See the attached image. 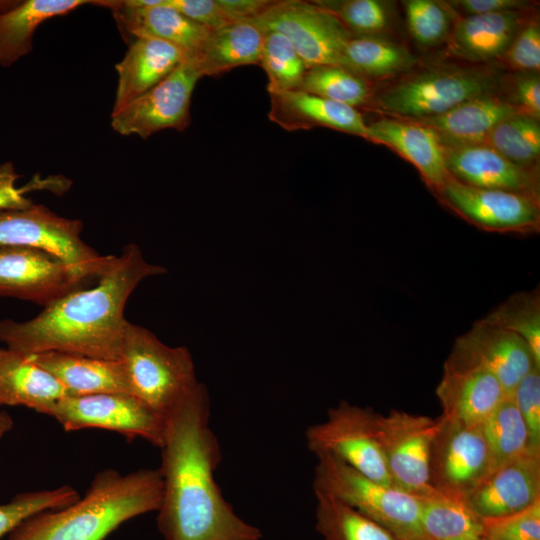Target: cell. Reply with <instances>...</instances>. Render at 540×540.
Segmentation results:
<instances>
[{
	"label": "cell",
	"mask_w": 540,
	"mask_h": 540,
	"mask_svg": "<svg viewBox=\"0 0 540 540\" xmlns=\"http://www.w3.org/2000/svg\"><path fill=\"white\" fill-rule=\"evenodd\" d=\"M485 143L512 163L534 168L540 154L539 119L518 112L499 122Z\"/></svg>",
	"instance_id": "obj_34"
},
{
	"label": "cell",
	"mask_w": 540,
	"mask_h": 540,
	"mask_svg": "<svg viewBox=\"0 0 540 540\" xmlns=\"http://www.w3.org/2000/svg\"><path fill=\"white\" fill-rule=\"evenodd\" d=\"M164 2L187 18L210 30L229 23L216 0H164Z\"/></svg>",
	"instance_id": "obj_45"
},
{
	"label": "cell",
	"mask_w": 540,
	"mask_h": 540,
	"mask_svg": "<svg viewBox=\"0 0 540 540\" xmlns=\"http://www.w3.org/2000/svg\"><path fill=\"white\" fill-rule=\"evenodd\" d=\"M482 429L494 468L529 451H540L532 447L528 427L511 396H507L488 416L482 423Z\"/></svg>",
	"instance_id": "obj_33"
},
{
	"label": "cell",
	"mask_w": 540,
	"mask_h": 540,
	"mask_svg": "<svg viewBox=\"0 0 540 540\" xmlns=\"http://www.w3.org/2000/svg\"><path fill=\"white\" fill-rule=\"evenodd\" d=\"M494 74L479 69L445 67L423 72L383 90L377 109L405 120L443 114L472 98L492 94Z\"/></svg>",
	"instance_id": "obj_6"
},
{
	"label": "cell",
	"mask_w": 540,
	"mask_h": 540,
	"mask_svg": "<svg viewBox=\"0 0 540 540\" xmlns=\"http://www.w3.org/2000/svg\"><path fill=\"white\" fill-rule=\"evenodd\" d=\"M82 228L80 220L59 216L40 204L0 210V245L41 249L99 280L114 255H101L86 244Z\"/></svg>",
	"instance_id": "obj_7"
},
{
	"label": "cell",
	"mask_w": 540,
	"mask_h": 540,
	"mask_svg": "<svg viewBox=\"0 0 540 540\" xmlns=\"http://www.w3.org/2000/svg\"><path fill=\"white\" fill-rule=\"evenodd\" d=\"M202 76L186 60L166 78L111 114V125L121 135L148 138L163 129L184 131L190 124L193 90Z\"/></svg>",
	"instance_id": "obj_14"
},
{
	"label": "cell",
	"mask_w": 540,
	"mask_h": 540,
	"mask_svg": "<svg viewBox=\"0 0 540 540\" xmlns=\"http://www.w3.org/2000/svg\"><path fill=\"white\" fill-rule=\"evenodd\" d=\"M506 62L524 72H536L540 67V27L535 21L517 32L505 52Z\"/></svg>",
	"instance_id": "obj_43"
},
{
	"label": "cell",
	"mask_w": 540,
	"mask_h": 540,
	"mask_svg": "<svg viewBox=\"0 0 540 540\" xmlns=\"http://www.w3.org/2000/svg\"><path fill=\"white\" fill-rule=\"evenodd\" d=\"M415 62L405 47L372 35L352 36L343 52V67L365 79L403 73Z\"/></svg>",
	"instance_id": "obj_31"
},
{
	"label": "cell",
	"mask_w": 540,
	"mask_h": 540,
	"mask_svg": "<svg viewBox=\"0 0 540 540\" xmlns=\"http://www.w3.org/2000/svg\"><path fill=\"white\" fill-rule=\"evenodd\" d=\"M316 458L314 493L340 500L399 540H429L420 524L418 497L379 483L332 455Z\"/></svg>",
	"instance_id": "obj_5"
},
{
	"label": "cell",
	"mask_w": 540,
	"mask_h": 540,
	"mask_svg": "<svg viewBox=\"0 0 540 540\" xmlns=\"http://www.w3.org/2000/svg\"><path fill=\"white\" fill-rule=\"evenodd\" d=\"M483 321L509 330L529 346L540 367V292H517L482 318Z\"/></svg>",
	"instance_id": "obj_35"
},
{
	"label": "cell",
	"mask_w": 540,
	"mask_h": 540,
	"mask_svg": "<svg viewBox=\"0 0 540 540\" xmlns=\"http://www.w3.org/2000/svg\"><path fill=\"white\" fill-rule=\"evenodd\" d=\"M34 363L53 375L70 396L99 393L131 394L124 362L80 354L48 351L29 355Z\"/></svg>",
	"instance_id": "obj_23"
},
{
	"label": "cell",
	"mask_w": 540,
	"mask_h": 540,
	"mask_svg": "<svg viewBox=\"0 0 540 540\" xmlns=\"http://www.w3.org/2000/svg\"><path fill=\"white\" fill-rule=\"evenodd\" d=\"M90 4L86 0H25L0 10V65L9 67L29 54L36 29L50 18Z\"/></svg>",
	"instance_id": "obj_29"
},
{
	"label": "cell",
	"mask_w": 540,
	"mask_h": 540,
	"mask_svg": "<svg viewBox=\"0 0 540 540\" xmlns=\"http://www.w3.org/2000/svg\"><path fill=\"white\" fill-rule=\"evenodd\" d=\"M264 32L249 21L211 30L192 62L200 75L217 76L244 65H259Z\"/></svg>",
	"instance_id": "obj_27"
},
{
	"label": "cell",
	"mask_w": 540,
	"mask_h": 540,
	"mask_svg": "<svg viewBox=\"0 0 540 540\" xmlns=\"http://www.w3.org/2000/svg\"><path fill=\"white\" fill-rule=\"evenodd\" d=\"M120 359L132 395L165 418L201 384L186 347L168 346L140 325L128 322Z\"/></svg>",
	"instance_id": "obj_4"
},
{
	"label": "cell",
	"mask_w": 540,
	"mask_h": 540,
	"mask_svg": "<svg viewBox=\"0 0 540 540\" xmlns=\"http://www.w3.org/2000/svg\"><path fill=\"white\" fill-rule=\"evenodd\" d=\"M510 396L528 427L532 447L540 450V368H532Z\"/></svg>",
	"instance_id": "obj_42"
},
{
	"label": "cell",
	"mask_w": 540,
	"mask_h": 540,
	"mask_svg": "<svg viewBox=\"0 0 540 540\" xmlns=\"http://www.w3.org/2000/svg\"><path fill=\"white\" fill-rule=\"evenodd\" d=\"M335 15L357 36H370L386 29L389 23L385 5L377 0L315 1Z\"/></svg>",
	"instance_id": "obj_39"
},
{
	"label": "cell",
	"mask_w": 540,
	"mask_h": 540,
	"mask_svg": "<svg viewBox=\"0 0 540 540\" xmlns=\"http://www.w3.org/2000/svg\"><path fill=\"white\" fill-rule=\"evenodd\" d=\"M298 90L353 108L363 106L371 99L367 80L338 65L308 68Z\"/></svg>",
	"instance_id": "obj_36"
},
{
	"label": "cell",
	"mask_w": 540,
	"mask_h": 540,
	"mask_svg": "<svg viewBox=\"0 0 540 540\" xmlns=\"http://www.w3.org/2000/svg\"><path fill=\"white\" fill-rule=\"evenodd\" d=\"M209 419L203 383L166 416L157 528L163 540H260V529L235 513L216 483L222 453Z\"/></svg>",
	"instance_id": "obj_1"
},
{
	"label": "cell",
	"mask_w": 540,
	"mask_h": 540,
	"mask_svg": "<svg viewBox=\"0 0 540 540\" xmlns=\"http://www.w3.org/2000/svg\"><path fill=\"white\" fill-rule=\"evenodd\" d=\"M444 154L450 176L461 183L539 199L535 167L518 166L486 143L444 146Z\"/></svg>",
	"instance_id": "obj_20"
},
{
	"label": "cell",
	"mask_w": 540,
	"mask_h": 540,
	"mask_svg": "<svg viewBox=\"0 0 540 540\" xmlns=\"http://www.w3.org/2000/svg\"><path fill=\"white\" fill-rule=\"evenodd\" d=\"M408 30L416 42L423 46L440 43L450 29L446 9L432 0L404 2Z\"/></svg>",
	"instance_id": "obj_40"
},
{
	"label": "cell",
	"mask_w": 540,
	"mask_h": 540,
	"mask_svg": "<svg viewBox=\"0 0 540 540\" xmlns=\"http://www.w3.org/2000/svg\"><path fill=\"white\" fill-rule=\"evenodd\" d=\"M249 22L261 30H274L286 36L307 68L343 67L344 48L353 36L335 15L315 2L274 1L263 14Z\"/></svg>",
	"instance_id": "obj_12"
},
{
	"label": "cell",
	"mask_w": 540,
	"mask_h": 540,
	"mask_svg": "<svg viewBox=\"0 0 540 540\" xmlns=\"http://www.w3.org/2000/svg\"><path fill=\"white\" fill-rule=\"evenodd\" d=\"M13 427V419L4 410L0 409V439Z\"/></svg>",
	"instance_id": "obj_49"
},
{
	"label": "cell",
	"mask_w": 540,
	"mask_h": 540,
	"mask_svg": "<svg viewBox=\"0 0 540 540\" xmlns=\"http://www.w3.org/2000/svg\"><path fill=\"white\" fill-rule=\"evenodd\" d=\"M48 416L66 431L100 428L127 438H142L158 448L163 444L166 430L164 416L127 393L66 396Z\"/></svg>",
	"instance_id": "obj_10"
},
{
	"label": "cell",
	"mask_w": 540,
	"mask_h": 540,
	"mask_svg": "<svg viewBox=\"0 0 540 540\" xmlns=\"http://www.w3.org/2000/svg\"><path fill=\"white\" fill-rule=\"evenodd\" d=\"M269 96V120L288 132L323 126L366 139L368 125L356 108L300 90Z\"/></svg>",
	"instance_id": "obj_22"
},
{
	"label": "cell",
	"mask_w": 540,
	"mask_h": 540,
	"mask_svg": "<svg viewBox=\"0 0 540 540\" xmlns=\"http://www.w3.org/2000/svg\"><path fill=\"white\" fill-rule=\"evenodd\" d=\"M519 25L518 11L467 15L455 24L449 49L468 61H488L505 54Z\"/></svg>",
	"instance_id": "obj_28"
},
{
	"label": "cell",
	"mask_w": 540,
	"mask_h": 540,
	"mask_svg": "<svg viewBox=\"0 0 540 540\" xmlns=\"http://www.w3.org/2000/svg\"><path fill=\"white\" fill-rule=\"evenodd\" d=\"M450 355L491 372L508 396L532 368H540L520 336L482 319L456 339Z\"/></svg>",
	"instance_id": "obj_16"
},
{
	"label": "cell",
	"mask_w": 540,
	"mask_h": 540,
	"mask_svg": "<svg viewBox=\"0 0 540 540\" xmlns=\"http://www.w3.org/2000/svg\"><path fill=\"white\" fill-rule=\"evenodd\" d=\"M80 497L70 485L15 495L9 502L0 504V539L27 517L43 510L66 507Z\"/></svg>",
	"instance_id": "obj_38"
},
{
	"label": "cell",
	"mask_w": 540,
	"mask_h": 540,
	"mask_svg": "<svg viewBox=\"0 0 540 540\" xmlns=\"http://www.w3.org/2000/svg\"><path fill=\"white\" fill-rule=\"evenodd\" d=\"M184 61L185 55L169 43L147 37L134 38L115 66L118 81L112 113L154 87Z\"/></svg>",
	"instance_id": "obj_24"
},
{
	"label": "cell",
	"mask_w": 540,
	"mask_h": 540,
	"mask_svg": "<svg viewBox=\"0 0 540 540\" xmlns=\"http://www.w3.org/2000/svg\"><path fill=\"white\" fill-rule=\"evenodd\" d=\"M90 4L112 11L115 21L126 34L158 39L178 48L192 61L201 50L211 30L165 4L130 6L124 0H96Z\"/></svg>",
	"instance_id": "obj_19"
},
{
	"label": "cell",
	"mask_w": 540,
	"mask_h": 540,
	"mask_svg": "<svg viewBox=\"0 0 540 540\" xmlns=\"http://www.w3.org/2000/svg\"><path fill=\"white\" fill-rule=\"evenodd\" d=\"M229 22L250 21L263 14L274 1L216 0Z\"/></svg>",
	"instance_id": "obj_47"
},
{
	"label": "cell",
	"mask_w": 540,
	"mask_h": 540,
	"mask_svg": "<svg viewBox=\"0 0 540 540\" xmlns=\"http://www.w3.org/2000/svg\"><path fill=\"white\" fill-rule=\"evenodd\" d=\"M316 497V530L322 540H399L388 530L340 500Z\"/></svg>",
	"instance_id": "obj_32"
},
{
	"label": "cell",
	"mask_w": 540,
	"mask_h": 540,
	"mask_svg": "<svg viewBox=\"0 0 540 540\" xmlns=\"http://www.w3.org/2000/svg\"><path fill=\"white\" fill-rule=\"evenodd\" d=\"M540 501V451L496 466L466 498L483 520L522 511Z\"/></svg>",
	"instance_id": "obj_18"
},
{
	"label": "cell",
	"mask_w": 540,
	"mask_h": 540,
	"mask_svg": "<svg viewBox=\"0 0 540 540\" xmlns=\"http://www.w3.org/2000/svg\"><path fill=\"white\" fill-rule=\"evenodd\" d=\"M517 109L536 119L540 116V77L536 72H525L517 78L514 87Z\"/></svg>",
	"instance_id": "obj_46"
},
{
	"label": "cell",
	"mask_w": 540,
	"mask_h": 540,
	"mask_svg": "<svg viewBox=\"0 0 540 540\" xmlns=\"http://www.w3.org/2000/svg\"><path fill=\"white\" fill-rule=\"evenodd\" d=\"M66 396L65 387L29 355L0 348V407L25 406L49 415Z\"/></svg>",
	"instance_id": "obj_25"
},
{
	"label": "cell",
	"mask_w": 540,
	"mask_h": 540,
	"mask_svg": "<svg viewBox=\"0 0 540 540\" xmlns=\"http://www.w3.org/2000/svg\"><path fill=\"white\" fill-rule=\"evenodd\" d=\"M493 468L482 424L466 425L443 416L430 450L431 487L441 495L466 500Z\"/></svg>",
	"instance_id": "obj_11"
},
{
	"label": "cell",
	"mask_w": 540,
	"mask_h": 540,
	"mask_svg": "<svg viewBox=\"0 0 540 540\" xmlns=\"http://www.w3.org/2000/svg\"><path fill=\"white\" fill-rule=\"evenodd\" d=\"M162 493L159 468L127 474L104 469L96 473L83 497L27 517L7 540H105L123 523L158 511Z\"/></svg>",
	"instance_id": "obj_3"
},
{
	"label": "cell",
	"mask_w": 540,
	"mask_h": 540,
	"mask_svg": "<svg viewBox=\"0 0 540 540\" xmlns=\"http://www.w3.org/2000/svg\"><path fill=\"white\" fill-rule=\"evenodd\" d=\"M419 499V518L429 540H483V519L465 502L439 493Z\"/></svg>",
	"instance_id": "obj_30"
},
{
	"label": "cell",
	"mask_w": 540,
	"mask_h": 540,
	"mask_svg": "<svg viewBox=\"0 0 540 540\" xmlns=\"http://www.w3.org/2000/svg\"><path fill=\"white\" fill-rule=\"evenodd\" d=\"M518 112L513 103L486 94L465 101L443 114L411 121L435 131L443 146H460L485 143L499 122Z\"/></svg>",
	"instance_id": "obj_26"
},
{
	"label": "cell",
	"mask_w": 540,
	"mask_h": 540,
	"mask_svg": "<svg viewBox=\"0 0 540 540\" xmlns=\"http://www.w3.org/2000/svg\"><path fill=\"white\" fill-rule=\"evenodd\" d=\"M262 31L259 65L268 78V93L298 90L308 69L305 62L286 36L274 30Z\"/></svg>",
	"instance_id": "obj_37"
},
{
	"label": "cell",
	"mask_w": 540,
	"mask_h": 540,
	"mask_svg": "<svg viewBox=\"0 0 540 540\" xmlns=\"http://www.w3.org/2000/svg\"><path fill=\"white\" fill-rule=\"evenodd\" d=\"M95 281L41 249L0 245V296L47 307Z\"/></svg>",
	"instance_id": "obj_13"
},
{
	"label": "cell",
	"mask_w": 540,
	"mask_h": 540,
	"mask_svg": "<svg viewBox=\"0 0 540 540\" xmlns=\"http://www.w3.org/2000/svg\"><path fill=\"white\" fill-rule=\"evenodd\" d=\"M442 415L466 425H481L508 396L488 370L448 356L436 388Z\"/></svg>",
	"instance_id": "obj_17"
},
{
	"label": "cell",
	"mask_w": 540,
	"mask_h": 540,
	"mask_svg": "<svg viewBox=\"0 0 540 540\" xmlns=\"http://www.w3.org/2000/svg\"><path fill=\"white\" fill-rule=\"evenodd\" d=\"M165 272L138 245L127 244L95 286L62 297L28 321L0 320V341L26 355L57 351L119 360L128 298L144 279Z\"/></svg>",
	"instance_id": "obj_2"
},
{
	"label": "cell",
	"mask_w": 540,
	"mask_h": 540,
	"mask_svg": "<svg viewBox=\"0 0 540 540\" xmlns=\"http://www.w3.org/2000/svg\"><path fill=\"white\" fill-rule=\"evenodd\" d=\"M442 423V415L431 418L400 410L378 413V441L396 488L416 497L437 493L429 481V458Z\"/></svg>",
	"instance_id": "obj_9"
},
{
	"label": "cell",
	"mask_w": 540,
	"mask_h": 540,
	"mask_svg": "<svg viewBox=\"0 0 540 540\" xmlns=\"http://www.w3.org/2000/svg\"><path fill=\"white\" fill-rule=\"evenodd\" d=\"M20 175L16 172L13 163H0V210L23 209L31 206L32 201L25 196L31 189L44 188L56 180H35L31 183L17 187L16 182Z\"/></svg>",
	"instance_id": "obj_44"
},
{
	"label": "cell",
	"mask_w": 540,
	"mask_h": 540,
	"mask_svg": "<svg viewBox=\"0 0 540 540\" xmlns=\"http://www.w3.org/2000/svg\"><path fill=\"white\" fill-rule=\"evenodd\" d=\"M436 194L451 210L483 230L532 234L540 229L537 198L469 186L451 176Z\"/></svg>",
	"instance_id": "obj_15"
},
{
	"label": "cell",
	"mask_w": 540,
	"mask_h": 540,
	"mask_svg": "<svg viewBox=\"0 0 540 540\" xmlns=\"http://www.w3.org/2000/svg\"><path fill=\"white\" fill-rule=\"evenodd\" d=\"M377 418L372 408L342 400L328 410L325 421L307 428V446L315 455H332L361 474L394 486L378 441Z\"/></svg>",
	"instance_id": "obj_8"
},
{
	"label": "cell",
	"mask_w": 540,
	"mask_h": 540,
	"mask_svg": "<svg viewBox=\"0 0 540 540\" xmlns=\"http://www.w3.org/2000/svg\"><path fill=\"white\" fill-rule=\"evenodd\" d=\"M366 139L399 153L418 169L435 192L450 176L444 146L429 127L411 120L384 117L368 125Z\"/></svg>",
	"instance_id": "obj_21"
},
{
	"label": "cell",
	"mask_w": 540,
	"mask_h": 540,
	"mask_svg": "<svg viewBox=\"0 0 540 540\" xmlns=\"http://www.w3.org/2000/svg\"><path fill=\"white\" fill-rule=\"evenodd\" d=\"M451 3H454L468 15L518 11L519 8L526 5V2L519 0H459Z\"/></svg>",
	"instance_id": "obj_48"
},
{
	"label": "cell",
	"mask_w": 540,
	"mask_h": 540,
	"mask_svg": "<svg viewBox=\"0 0 540 540\" xmlns=\"http://www.w3.org/2000/svg\"><path fill=\"white\" fill-rule=\"evenodd\" d=\"M484 540H540V501L498 518L483 520Z\"/></svg>",
	"instance_id": "obj_41"
},
{
	"label": "cell",
	"mask_w": 540,
	"mask_h": 540,
	"mask_svg": "<svg viewBox=\"0 0 540 540\" xmlns=\"http://www.w3.org/2000/svg\"><path fill=\"white\" fill-rule=\"evenodd\" d=\"M484 540V539H483Z\"/></svg>",
	"instance_id": "obj_50"
}]
</instances>
